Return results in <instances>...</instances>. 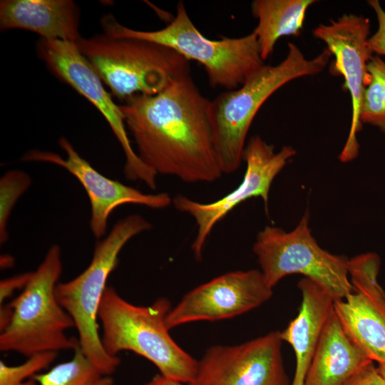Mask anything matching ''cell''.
Wrapping results in <instances>:
<instances>
[{"label":"cell","instance_id":"obj_21","mask_svg":"<svg viewBox=\"0 0 385 385\" xmlns=\"http://www.w3.org/2000/svg\"><path fill=\"white\" fill-rule=\"evenodd\" d=\"M367 68L370 78L363 95L360 120L385 132V62L372 55Z\"/></svg>","mask_w":385,"mask_h":385},{"label":"cell","instance_id":"obj_28","mask_svg":"<svg viewBox=\"0 0 385 385\" xmlns=\"http://www.w3.org/2000/svg\"><path fill=\"white\" fill-rule=\"evenodd\" d=\"M14 264V258L9 255H2L1 257V267L9 268Z\"/></svg>","mask_w":385,"mask_h":385},{"label":"cell","instance_id":"obj_18","mask_svg":"<svg viewBox=\"0 0 385 385\" xmlns=\"http://www.w3.org/2000/svg\"><path fill=\"white\" fill-rule=\"evenodd\" d=\"M371 361L344 332L334 311L323 329L303 385H342Z\"/></svg>","mask_w":385,"mask_h":385},{"label":"cell","instance_id":"obj_8","mask_svg":"<svg viewBox=\"0 0 385 385\" xmlns=\"http://www.w3.org/2000/svg\"><path fill=\"white\" fill-rule=\"evenodd\" d=\"M309 220L307 211L289 232L266 226L258 233L253 252L260 271L272 289L287 275L299 274L321 287L334 301L344 299L352 291L349 259L322 248L312 235Z\"/></svg>","mask_w":385,"mask_h":385},{"label":"cell","instance_id":"obj_1","mask_svg":"<svg viewBox=\"0 0 385 385\" xmlns=\"http://www.w3.org/2000/svg\"><path fill=\"white\" fill-rule=\"evenodd\" d=\"M209 106L189 74L157 94L137 96L120 106L142 161L157 175L196 183L215 182L223 174Z\"/></svg>","mask_w":385,"mask_h":385},{"label":"cell","instance_id":"obj_16","mask_svg":"<svg viewBox=\"0 0 385 385\" xmlns=\"http://www.w3.org/2000/svg\"><path fill=\"white\" fill-rule=\"evenodd\" d=\"M80 10L71 0H3L0 3L1 30L22 29L42 39L76 43Z\"/></svg>","mask_w":385,"mask_h":385},{"label":"cell","instance_id":"obj_4","mask_svg":"<svg viewBox=\"0 0 385 385\" xmlns=\"http://www.w3.org/2000/svg\"><path fill=\"white\" fill-rule=\"evenodd\" d=\"M101 24L108 35L152 41L173 49L189 61L198 62L212 88L236 89L265 64L253 31L241 37L209 39L196 28L183 1L178 3L173 19L159 30L132 29L111 14L103 16Z\"/></svg>","mask_w":385,"mask_h":385},{"label":"cell","instance_id":"obj_23","mask_svg":"<svg viewBox=\"0 0 385 385\" xmlns=\"http://www.w3.org/2000/svg\"><path fill=\"white\" fill-rule=\"evenodd\" d=\"M57 356L48 351L32 355L22 364L9 366L0 361V385H36L33 376L48 367Z\"/></svg>","mask_w":385,"mask_h":385},{"label":"cell","instance_id":"obj_22","mask_svg":"<svg viewBox=\"0 0 385 385\" xmlns=\"http://www.w3.org/2000/svg\"><path fill=\"white\" fill-rule=\"evenodd\" d=\"M31 177L24 171L11 170L0 179V243L9 237L7 222L11 210L19 198L31 185Z\"/></svg>","mask_w":385,"mask_h":385},{"label":"cell","instance_id":"obj_12","mask_svg":"<svg viewBox=\"0 0 385 385\" xmlns=\"http://www.w3.org/2000/svg\"><path fill=\"white\" fill-rule=\"evenodd\" d=\"M375 253L349 259L352 291L334 301V311L347 337L373 361L385 360V292L379 283Z\"/></svg>","mask_w":385,"mask_h":385},{"label":"cell","instance_id":"obj_26","mask_svg":"<svg viewBox=\"0 0 385 385\" xmlns=\"http://www.w3.org/2000/svg\"><path fill=\"white\" fill-rule=\"evenodd\" d=\"M31 272H25L12 277L4 279L0 282V303L1 304L9 297L12 295L14 291L23 289L29 282Z\"/></svg>","mask_w":385,"mask_h":385},{"label":"cell","instance_id":"obj_25","mask_svg":"<svg viewBox=\"0 0 385 385\" xmlns=\"http://www.w3.org/2000/svg\"><path fill=\"white\" fill-rule=\"evenodd\" d=\"M342 385H385V381L374 362H371L359 370Z\"/></svg>","mask_w":385,"mask_h":385},{"label":"cell","instance_id":"obj_9","mask_svg":"<svg viewBox=\"0 0 385 385\" xmlns=\"http://www.w3.org/2000/svg\"><path fill=\"white\" fill-rule=\"evenodd\" d=\"M36 48L48 68L91 103L106 119L124 153L125 178L140 181L155 190L157 174L142 161L133 148L120 106L113 101L76 43L40 38Z\"/></svg>","mask_w":385,"mask_h":385},{"label":"cell","instance_id":"obj_10","mask_svg":"<svg viewBox=\"0 0 385 385\" xmlns=\"http://www.w3.org/2000/svg\"><path fill=\"white\" fill-rule=\"evenodd\" d=\"M291 146L284 145L276 152L273 145L258 135L252 136L245 145L243 160L246 170L242 181L234 190L208 203L193 200L183 195L173 199L178 210L190 215L197 231L192 245L195 258L202 257L206 240L215 225L242 202L260 197L268 214L269 192L275 177L296 155Z\"/></svg>","mask_w":385,"mask_h":385},{"label":"cell","instance_id":"obj_27","mask_svg":"<svg viewBox=\"0 0 385 385\" xmlns=\"http://www.w3.org/2000/svg\"><path fill=\"white\" fill-rule=\"evenodd\" d=\"M145 385H185V384L160 374L155 376Z\"/></svg>","mask_w":385,"mask_h":385},{"label":"cell","instance_id":"obj_5","mask_svg":"<svg viewBox=\"0 0 385 385\" xmlns=\"http://www.w3.org/2000/svg\"><path fill=\"white\" fill-rule=\"evenodd\" d=\"M76 43L112 96L123 103L157 94L190 74L189 61L152 41L103 34L81 37Z\"/></svg>","mask_w":385,"mask_h":385},{"label":"cell","instance_id":"obj_13","mask_svg":"<svg viewBox=\"0 0 385 385\" xmlns=\"http://www.w3.org/2000/svg\"><path fill=\"white\" fill-rule=\"evenodd\" d=\"M280 332L235 346H213L197 361L188 385H290L283 364Z\"/></svg>","mask_w":385,"mask_h":385},{"label":"cell","instance_id":"obj_17","mask_svg":"<svg viewBox=\"0 0 385 385\" xmlns=\"http://www.w3.org/2000/svg\"><path fill=\"white\" fill-rule=\"evenodd\" d=\"M302 302L297 317L280 332L295 354L296 367L290 385H303L312 359L328 318L334 310V299L318 284L303 277L297 284Z\"/></svg>","mask_w":385,"mask_h":385},{"label":"cell","instance_id":"obj_14","mask_svg":"<svg viewBox=\"0 0 385 385\" xmlns=\"http://www.w3.org/2000/svg\"><path fill=\"white\" fill-rule=\"evenodd\" d=\"M259 270L235 271L220 275L188 292L168 312L170 330L197 321H217L244 314L272 296Z\"/></svg>","mask_w":385,"mask_h":385},{"label":"cell","instance_id":"obj_2","mask_svg":"<svg viewBox=\"0 0 385 385\" xmlns=\"http://www.w3.org/2000/svg\"><path fill=\"white\" fill-rule=\"evenodd\" d=\"M332 56L324 48L314 58L307 59L297 46L289 43L287 54L279 63L264 64L239 88L210 101L209 113L222 173H232L240 168L248 131L263 103L289 81L320 73Z\"/></svg>","mask_w":385,"mask_h":385},{"label":"cell","instance_id":"obj_11","mask_svg":"<svg viewBox=\"0 0 385 385\" xmlns=\"http://www.w3.org/2000/svg\"><path fill=\"white\" fill-rule=\"evenodd\" d=\"M369 20L361 15L344 14L327 24H319L312 31L314 36L326 44L334 56L333 71L344 80V88L350 95L351 119L346 143L339 155L342 162L357 157L359 144L356 135L361 129L360 120L362 98L369 83L368 63L373 53L367 41Z\"/></svg>","mask_w":385,"mask_h":385},{"label":"cell","instance_id":"obj_15","mask_svg":"<svg viewBox=\"0 0 385 385\" xmlns=\"http://www.w3.org/2000/svg\"><path fill=\"white\" fill-rule=\"evenodd\" d=\"M58 142L66 154V158L51 151L33 150L25 153L21 160L60 166L79 181L89 198L91 206L90 228L96 239L105 235L108 217L120 205L135 204L152 209H163L173 203V199L167 192L144 193L104 176L80 155L66 138L61 137Z\"/></svg>","mask_w":385,"mask_h":385},{"label":"cell","instance_id":"obj_29","mask_svg":"<svg viewBox=\"0 0 385 385\" xmlns=\"http://www.w3.org/2000/svg\"><path fill=\"white\" fill-rule=\"evenodd\" d=\"M378 364H379V366L377 367L378 370H379L381 376H382V378L385 381V360L383 362L379 363Z\"/></svg>","mask_w":385,"mask_h":385},{"label":"cell","instance_id":"obj_6","mask_svg":"<svg viewBox=\"0 0 385 385\" xmlns=\"http://www.w3.org/2000/svg\"><path fill=\"white\" fill-rule=\"evenodd\" d=\"M151 227L139 215L120 219L104 239L96 243L87 268L73 279L58 283L55 288L57 301L74 322L81 351L106 375L116 370L120 360L109 355L103 346L97 323L99 305L107 279L117 266L120 252L131 238Z\"/></svg>","mask_w":385,"mask_h":385},{"label":"cell","instance_id":"obj_19","mask_svg":"<svg viewBox=\"0 0 385 385\" xmlns=\"http://www.w3.org/2000/svg\"><path fill=\"white\" fill-rule=\"evenodd\" d=\"M315 2L314 0H255L252 2V14L257 19L253 32L263 61L272 54L280 38L300 35L307 11Z\"/></svg>","mask_w":385,"mask_h":385},{"label":"cell","instance_id":"obj_7","mask_svg":"<svg viewBox=\"0 0 385 385\" xmlns=\"http://www.w3.org/2000/svg\"><path fill=\"white\" fill-rule=\"evenodd\" d=\"M62 272L61 250L53 245L22 292L9 304L11 318L0 334V350L26 357L74 350L78 339L66 331L75 327L71 316L60 305L55 288Z\"/></svg>","mask_w":385,"mask_h":385},{"label":"cell","instance_id":"obj_24","mask_svg":"<svg viewBox=\"0 0 385 385\" xmlns=\"http://www.w3.org/2000/svg\"><path fill=\"white\" fill-rule=\"evenodd\" d=\"M368 4L376 14L378 29L369 36L367 45L373 53L385 55V11L378 0H369Z\"/></svg>","mask_w":385,"mask_h":385},{"label":"cell","instance_id":"obj_20","mask_svg":"<svg viewBox=\"0 0 385 385\" xmlns=\"http://www.w3.org/2000/svg\"><path fill=\"white\" fill-rule=\"evenodd\" d=\"M73 358L58 364L33 379L39 385H113L111 375L101 373L83 354L78 345Z\"/></svg>","mask_w":385,"mask_h":385},{"label":"cell","instance_id":"obj_3","mask_svg":"<svg viewBox=\"0 0 385 385\" xmlns=\"http://www.w3.org/2000/svg\"><path fill=\"white\" fill-rule=\"evenodd\" d=\"M171 308L165 297L149 306L133 304L107 286L98 311L106 351L112 356L133 351L153 363L161 374L188 384L195 376L197 361L169 334L165 319Z\"/></svg>","mask_w":385,"mask_h":385}]
</instances>
